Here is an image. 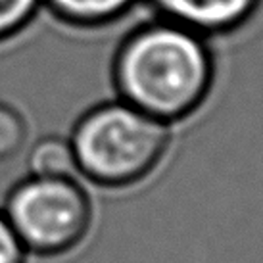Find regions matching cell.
<instances>
[{
  "instance_id": "6da1fadb",
  "label": "cell",
  "mask_w": 263,
  "mask_h": 263,
  "mask_svg": "<svg viewBox=\"0 0 263 263\" xmlns=\"http://www.w3.org/2000/svg\"><path fill=\"white\" fill-rule=\"evenodd\" d=\"M117 98L167 125L189 119L213 85L210 46L196 31L161 17L119 46L114 62Z\"/></svg>"
},
{
  "instance_id": "7a4b0ae2",
  "label": "cell",
  "mask_w": 263,
  "mask_h": 263,
  "mask_svg": "<svg viewBox=\"0 0 263 263\" xmlns=\"http://www.w3.org/2000/svg\"><path fill=\"white\" fill-rule=\"evenodd\" d=\"M77 175L102 190L146 183L161 167L173 142L171 125L123 100L87 110L69 133Z\"/></svg>"
},
{
  "instance_id": "3957f363",
  "label": "cell",
  "mask_w": 263,
  "mask_h": 263,
  "mask_svg": "<svg viewBox=\"0 0 263 263\" xmlns=\"http://www.w3.org/2000/svg\"><path fill=\"white\" fill-rule=\"evenodd\" d=\"M29 257L58 259L81 248L95 227V202L79 177L27 173L0 205Z\"/></svg>"
},
{
  "instance_id": "277c9868",
  "label": "cell",
  "mask_w": 263,
  "mask_h": 263,
  "mask_svg": "<svg viewBox=\"0 0 263 263\" xmlns=\"http://www.w3.org/2000/svg\"><path fill=\"white\" fill-rule=\"evenodd\" d=\"M163 20L196 31L202 37L240 27L256 14L261 0H150Z\"/></svg>"
},
{
  "instance_id": "5b68a950",
  "label": "cell",
  "mask_w": 263,
  "mask_h": 263,
  "mask_svg": "<svg viewBox=\"0 0 263 263\" xmlns=\"http://www.w3.org/2000/svg\"><path fill=\"white\" fill-rule=\"evenodd\" d=\"M27 173L44 177H79L69 137L46 135L35 140L27 152Z\"/></svg>"
},
{
  "instance_id": "8992f818",
  "label": "cell",
  "mask_w": 263,
  "mask_h": 263,
  "mask_svg": "<svg viewBox=\"0 0 263 263\" xmlns=\"http://www.w3.org/2000/svg\"><path fill=\"white\" fill-rule=\"evenodd\" d=\"M60 20L71 25H104L127 14L137 0H44Z\"/></svg>"
},
{
  "instance_id": "52a82bcc",
  "label": "cell",
  "mask_w": 263,
  "mask_h": 263,
  "mask_svg": "<svg viewBox=\"0 0 263 263\" xmlns=\"http://www.w3.org/2000/svg\"><path fill=\"white\" fill-rule=\"evenodd\" d=\"M29 140V125L12 104L0 100V161L14 160Z\"/></svg>"
},
{
  "instance_id": "ba28073f",
  "label": "cell",
  "mask_w": 263,
  "mask_h": 263,
  "mask_svg": "<svg viewBox=\"0 0 263 263\" xmlns=\"http://www.w3.org/2000/svg\"><path fill=\"white\" fill-rule=\"evenodd\" d=\"M43 4L44 0H0V41L25 29Z\"/></svg>"
},
{
  "instance_id": "9c48e42d",
  "label": "cell",
  "mask_w": 263,
  "mask_h": 263,
  "mask_svg": "<svg viewBox=\"0 0 263 263\" xmlns=\"http://www.w3.org/2000/svg\"><path fill=\"white\" fill-rule=\"evenodd\" d=\"M29 254L23 248L8 217L0 208V263H27Z\"/></svg>"
}]
</instances>
